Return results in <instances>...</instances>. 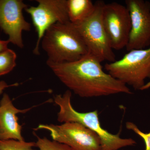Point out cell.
Listing matches in <instances>:
<instances>
[{
  "instance_id": "cell-11",
  "label": "cell",
  "mask_w": 150,
  "mask_h": 150,
  "mask_svg": "<svg viewBox=\"0 0 150 150\" xmlns=\"http://www.w3.org/2000/svg\"><path fill=\"white\" fill-rule=\"evenodd\" d=\"M30 108L18 109L14 105L8 94L4 93L0 101V140L25 141L21 134L22 126L18 123V113H25Z\"/></svg>"
},
{
  "instance_id": "cell-8",
  "label": "cell",
  "mask_w": 150,
  "mask_h": 150,
  "mask_svg": "<svg viewBox=\"0 0 150 150\" xmlns=\"http://www.w3.org/2000/svg\"><path fill=\"white\" fill-rule=\"evenodd\" d=\"M101 17L112 49L126 48L131 28V18L126 6L116 2H103Z\"/></svg>"
},
{
  "instance_id": "cell-3",
  "label": "cell",
  "mask_w": 150,
  "mask_h": 150,
  "mask_svg": "<svg viewBox=\"0 0 150 150\" xmlns=\"http://www.w3.org/2000/svg\"><path fill=\"white\" fill-rule=\"evenodd\" d=\"M72 93L67 90L63 95H57L54 102L59 107L57 120L61 123L76 122L80 123L95 132L101 142V150H118L137 144L132 139H123L119 135L109 133L100 125L97 110L81 112L76 111L71 103Z\"/></svg>"
},
{
  "instance_id": "cell-14",
  "label": "cell",
  "mask_w": 150,
  "mask_h": 150,
  "mask_svg": "<svg viewBox=\"0 0 150 150\" xmlns=\"http://www.w3.org/2000/svg\"><path fill=\"white\" fill-rule=\"evenodd\" d=\"M33 147H35L34 142L0 140V150H34Z\"/></svg>"
},
{
  "instance_id": "cell-16",
  "label": "cell",
  "mask_w": 150,
  "mask_h": 150,
  "mask_svg": "<svg viewBox=\"0 0 150 150\" xmlns=\"http://www.w3.org/2000/svg\"><path fill=\"white\" fill-rule=\"evenodd\" d=\"M126 128L134 131L143 139L146 146L145 150H150V132L149 133H144L138 128L136 124L131 122H126Z\"/></svg>"
},
{
  "instance_id": "cell-2",
  "label": "cell",
  "mask_w": 150,
  "mask_h": 150,
  "mask_svg": "<svg viewBox=\"0 0 150 150\" xmlns=\"http://www.w3.org/2000/svg\"><path fill=\"white\" fill-rule=\"evenodd\" d=\"M41 41L42 48L48 57L46 64L75 62L88 53L79 33L70 22L52 25Z\"/></svg>"
},
{
  "instance_id": "cell-4",
  "label": "cell",
  "mask_w": 150,
  "mask_h": 150,
  "mask_svg": "<svg viewBox=\"0 0 150 150\" xmlns=\"http://www.w3.org/2000/svg\"><path fill=\"white\" fill-rule=\"evenodd\" d=\"M104 67L113 78L136 90H142L145 81L150 78V47L128 51L120 60Z\"/></svg>"
},
{
  "instance_id": "cell-1",
  "label": "cell",
  "mask_w": 150,
  "mask_h": 150,
  "mask_svg": "<svg viewBox=\"0 0 150 150\" xmlns=\"http://www.w3.org/2000/svg\"><path fill=\"white\" fill-rule=\"evenodd\" d=\"M101 63L88 53L75 62L47 64L62 83L81 97L132 94L128 86L103 71Z\"/></svg>"
},
{
  "instance_id": "cell-15",
  "label": "cell",
  "mask_w": 150,
  "mask_h": 150,
  "mask_svg": "<svg viewBox=\"0 0 150 150\" xmlns=\"http://www.w3.org/2000/svg\"><path fill=\"white\" fill-rule=\"evenodd\" d=\"M35 147L39 150H72L71 148L65 144L56 141H51L47 138H41L37 137Z\"/></svg>"
},
{
  "instance_id": "cell-18",
  "label": "cell",
  "mask_w": 150,
  "mask_h": 150,
  "mask_svg": "<svg viewBox=\"0 0 150 150\" xmlns=\"http://www.w3.org/2000/svg\"><path fill=\"white\" fill-rule=\"evenodd\" d=\"M9 43L8 40H4L0 39V53L5 51L8 48V45Z\"/></svg>"
},
{
  "instance_id": "cell-6",
  "label": "cell",
  "mask_w": 150,
  "mask_h": 150,
  "mask_svg": "<svg viewBox=\"0 0 150 150\" xmlns=\"http://www.w3.org/2000/svg\"><path fill=\"white\" fill-rule=\"evenodd\" d=\"M34 130H47L53 140L67 145L72 150H101V142L98 135L80 123L40 124Z\"/></svg>"
},
{
  "instance_id": "cell-19",
  "label": "cell",
  "mask_w": 150,
  "mask_h": 150,
  "mask_svg": "<svg viewBox=\"0 0 150 150\" xmlns=\"http://www.w3.org/2000/svg\"><path fill=\"white\" fill-rule=\"evenodd\" d=\"M149 85L150 86V82H149Z\"/></svg>"
},
{
  "instance_id": "cell-10",
  "label": "cell",
  "mask_w": 150,
  "mask_h": 150,
  "mask_svg": "<svg viewBox=\"0 0 150 150\" xmlns=\"http://www.w3.org/2000/svg\"><path fill=\"white\" fill-rule=\"evenodd\" d=\"M27 7L21 0H0V29L8 35L10 43L20 48L24 47L23 31L31 28L23 13Z\"/></svg>"
},
{
  "instance_id": "cell-5",
  "label": "cell",
  "mask_w": 150,
  "mask_h": 150,
  "mask_svg": "<svg viewBox=\"0 0 150 150\" xmlns=\"http://www.w3.org/2000/svg\"><path fill=\"white\" fill-rule=\"evenodd\" d=\"M103 3H96L95 9L91 15L79 23L74 25L83 39L88 53L101 62L107 61L111 63L115 61V56L103 23Z\"/></svg>"
},
{
  "instance_id": "cell-13",
  "label": "cell",
  "mask_w": 150,
  "mask_h": 150,
  "mask_svg": "<svg viewBox=\"0 0 150 150\" xmlns=\"http://www.w3.org/2000/svg\"><path fill=\"white\" fill-rule=\"evenodd\" d=\"M16 54L8 48L0 53V76L11 72L16 65Z\"/></svg>"
},
{
  "instance_id": "cell-12",
  "label": "cell",
  "mask_w": 150,
  "mask_h": 150,
  "mask_svg": "<svg viewBox=\"0 0 150 150\" xmlns=\"http://www.w3.org/2000/svg\"><path fill=\"white\" fill-rule=\"evenodd\" d=\"M95 7V4L91 0H67L70 22L76 24L83 21L91 15Z\"/></svg>"
},
{
  "instance_id": "cell-7",
  "label": "cell",
  "mask_w": 150,
  "mask_h": 150,
  "mask_svg": "<svg viewBox=\"0 0 150 150\" xmlns=\"http://www.w3.org/2000/svg\"><path fill=\"white\" fill-rule=\"evenodd\" d=\"M37 6H30L25 11L30 16L37 32L38 40L33 54L40 55L39 45L47 29L57 23L69 22L67 10V0H37Z\"/></svg>"
},
{
  "instance_id": "cell-17",
  "label": "cell",
  "mask_w": 150,
  "mask_h": 150,
  "mask_svg": "<svg viewBox=\"0 0 150 150\" xmlns=\"http://www.w3.org/2000/svg\"><path fill=\"white\" fill-rule=\"evenodd\" d=\"M18 83H17L12 84L8 85L5 81H0V95L3 93V91L6 88L10 87L16 86H18Z\"/></svg>"
},
{
  "instance_id": "cell-9",
  "label": "cell",
  "mask_w": 150,
  "mask_h": 150,
  "mask_svg": "<svg viewBox=\"0 0 150 150\" xmlns=\"http://www.w3.org/2000/svg\"><path fill=\"white\" fill-rule=\"evenodd\" d=\"M125 3L131 22L126 50L146 48L150 45V2L144 0H126Z\"/></svg>"
}]
</instances>
